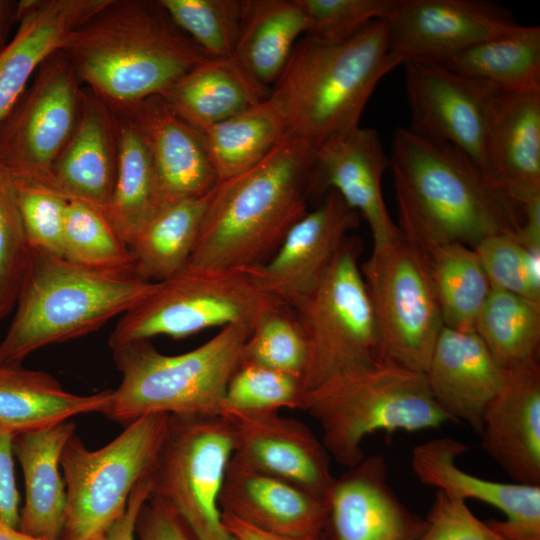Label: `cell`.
<instances>
[{
  "label": "cell",
  "mask_w": 540,
  "mask_h": 540,
  "mask_svg": "<svg viewBox=\"0 0 540 540\" xmlns=\"http://www.w3.org/2000/svg\"><path fill=\"white\" fill-rule=\"evenodd\" d=\"M388 161L397 226L425 253L454 243L474 248L501 233L517 235L521 205L455 146L399 127Z\"/></svg>",
  "instance_id": "6da1fadb"
},
{
  "label": "cell",
  "mask_w": 540,
  "mask_h": 540,
  "mask_svg": "<svg viewBox=\"0 0 540 540\" xmlns=\"http://www.w3.org/2000/svg\"><path fill=\"white\" fill-rule=\"evenodd\" d=\"M61 51L83 86L112 111L161 95L209 59L159 0H108Z\"/></svg>",
  "instance_id": "7a4b0ae2"
},
{
  "label": "cell",
  "mask_w": 540,
  "mask_h": 540,
  "mask_svg": "<svg viewBox=\"0 0 540 540\" xmlns=\"http://www.w3.org/2000/svg\"><path fill=\"white\" fill-rule=\"evenodd\" d=\"M316 149L286 135L257 165L219 181L187 267L247 269L265 263L312 197Z\"/></svg>",
  "instance_id": "3957f363"
},
{
  "label": "cell",
  "mask_w": 540,
  "mask_h": 540,
  "mask_svg": "<svg viewBox=\"0 0 540 540\" xmlns=\"http://www.w3.org/2000/svg\"><path fill=\"white\" fill-rule=\"evenodd\" d=\"M403 60L388 48V19L375 20L349 37L297 41L269 99L286 135L316 150L357 127L379 81Z\"/></svg>",
  "instance_id": "277c9868"
},
{
  "label": "cell",
  "mask_w": 540,
  "mask_h": 540,
  "mask_svg": "<svg viewBox=\"0 0 540 540\" xmlns=\"http://www.w3.org/2000/svg\"><path fill=\"white\" fill-rule=\"evenodd\" d=\"M157 284L32 250L13 318L0 341V362L22 364L43 347L91 334L137 306Z\"/></svg>",
  "instance_id": "5b68a950"
},
{
  "label": "cell",
  "mask_w": 540,
  "mask_h": 540,
  "mask_svg": "<svg viewBox=\"0 0 540 540\" xmlns=\"http://www.w3.org/2000/svg\"><path fill=\"white\" fill-rule=\"evenodd\" d=\"M252 328H221L202 345L178 355L158 351L150 340L112 349L121 381L103 415L126 426L151 414L221 416L228 382Z\"/></svg>",
  "instance_id": "8992f818"
},
{
  "label": "cell",
  "mask_w": 540,
  "mask_h": 540,
  "mask_svg": "<svg viewBox=\"0 0 540 540\" xmlns=\"http://www.w3.org/2000/svg\"><path fill=\"white\" fill-rule=\"evenodd\" d=\"M305 411L319 423L331 458L347 468L365 457L362 443L373 432H416L452 422L424 373L388 360L329 378L308 393Z\"/></svg>",
  "instance_id": "52a82bcc"
},
{
  "label": "cell",
  "mask_w": 540,
  "mask_h": 540,
  "mask_svg": "<svg viewBox=\"0 0 540 540\" xmlns=\"http://www.w3.org/2000/svg\"><path fill=\"white\" fill-rule=\"evenodd\" d=\"M362 247L359 236L348 235L318 284L290 306L308 348V393L337 374L386 360L360 269Z\"/></svg>",
  "instance_id": "ba28073f"
},
{
  "label": "cell",
  "mask_w": 540,
  "mask_h": 540,
  "mask_svg": "<svg viewBox=\"0 0 540 540\" xmlns=\"http://www.w3.org/2000/svg\"><path fill=\"white\" fill-rule=\"evenodd\" d=\"M168 418L167 414L142 416L95 450L72 435L61 455L66 510L60 540H100L104 536L124 513L135 486L148 477Z\"/></svg>",
  "instance_id": "9c48e42d"
},
{
  "label": "cell",
  "mask_w": 540,
  "mask_h": 540,
  "mask_svg": "<svg viewBox=\"0 0 540 540\" xmlns=\"http://www.w3.org/2000/svg\"><path fill=\"white\" fill-rule=\"evenodd\" d=\"M282 304L243 269L186 266L159 282L148 297L119 318L108 345L113 349L158 336L181 339L235 324L253 328L263 315Z\"/></svg>",
  "instance_id": "30bf717a"
},
{
  "label": "cell",
  "mask_w": 540,
  "mask_h": 540,
  "mask_svg": "<svg viewBox=\"0 0 540 540\" xmlns=\"http://www.w3.org/2000/svg\"><path fill=\"white\" fill-rule=\"evenodd\" d=\"M234 447L233 428L224 416L169 415L148 475L150 496L165 502L196 540H236L219 507Z\"/></svg>",
  "instance_id": "8fae6325"
},
{
  "label": "cell",
  "mask_w": 540,
  "mask_h": 540,
  "mask_svg": "<svg viewBox=\"0 0 540 540\" xmlns=\"http://www.w3.org/2000/svg\"><path fill=\"white\" fill-rule=\"evenodd\" d=\"M386 360L425 373L443 327L427 254L399 232L360 263Z\"/></svg>",
  "instance_id": "7c38bea8"
},
{
  "label": "cell",
  "mask_w": 540,
  "mask_h": 540,
  "mask_svg": "<svg viewBox=\"0 0 540 540\" xmlns=\"http://www.w3.org/2000/svg\"><path fill=\"white\" fill-rule=\"evenodd\" d=\"M86 88L59 50L38 68L0 123V165L13 176L49 182L81 116Z\"/></svg>",
  "instance_id": "4fadbf2b"
},
{
  "label": "cell",
  "mask_w": 540,
  "mask_h": 540,
  "mask_svg": "<svg viewBox=\"0 0 540 540\" xmlns=\"http://www.w3.org/2000/svg\"><path fill=\"white\" fill-rule=\"evenodd\" d=\"M403 65L409 129L455 146L483 170L487 131L500 92L432 62Z\"/></svg>",
  "instance_id": "5bb4252c"
},
{
  "label": "cell",
  "mask_w": 540,
  "mask_h": 540,
  "mask_svg": "<svg viewBox=\"0 0 540 540\" xmlns=\"http://www.w3.org/2000/svg\"><path fill=\"white\" fill-rule=\"evenodd\" d=\"M519 24L503 7L478 0H398L388 48L407 61L432 62L502 36Z\"/></svg>",
  "instance_id": "9a60e30c"
},
{
  "label": "cell",
  "mask_w": 540,
  "mask_h": 540,
  "mask_svg": "<svg viewBox=\"0 0 540 540\" xmlns=\"http://www.w3.org/2000/svg\"><path fill=\"white\" fill-rule=\"evenodd\" d=\"M360 215L334 190L289 230L265 263L243 269L266 293L289 307L322 279Z\"/></svg>",
  "instance_id": "2e32d148"
},
{
  "label": "cell",
  "mask_w": 540,
  "mask_h": 540,
  "mask_svg": "<svg viewBox=\"0 0 540 540\" xmlns=\"http://www.w3.org/2000/svg\"><path fill=\"white\" fill-rule=\"evenodd\" d=\"M223 416L233 428L234 459L328 500L335 481L331 456L306 424L279 412Z\"/></svg>",
  "instance_id": "e0dca14e"
},
{
  "label": "cell",
  "mask_w": 540,
  "mask_h": 540,
  "mask_svg": "<svg viewBox=\"0 0 540 540\" xmlns=\"http://www.w3.org/2000/svg\"><path fill=\"white\" fill-rule=\"evenodd\" d=\"M470 446L450 437L430 439L414 447L411 457L418 480L450 496L475 499L500 510L504 520L487 524L506 540H540V486L484 479L457 465Z\"/></svg>",
  "instance_id": "ac0fdd59"
},
{
  "label": "cell",
  "mask_w": 540,
  "mask_h": 540,
  "mask_svg": "<svg viewBox=\"0 0 540 540\" xmlns=\"http://www.w3.org/2000/svg\"><path fill=\"white\" fill-rule=\"evenodd\" d=\"M328 504L332 540H416L425 525L391 488L380 454L365 456L335 478Z\"/></svg>",
  "instance_id": "d6986e66"
},
{
  "label": "cell",
  "mask_w": 540,
  "mask_h": 540,
  "mask_svg": "<svg viewBox=\"0 0 540 540\" xmlns=\"http://www.w3.org/2000/svg\"><path fill=\"white\" fill-rule=\"evenodd\" d=\"M118 112L132 118L147 145L154 173L155 212L214 189L218 179L200 131L177 117L160 96Z\"/></svg>",
  "instance_id": "ffe728a7"
},
{
  "label": "cell",
  "mask_w": 540,
  "mask_h": 540,
  "mask_svg": "<svg viewBox=\"0 0 540 540\" xmlns=\"http://www.w3.org/2000/svg\"><path fill=\"white\" fill-rule=\"evenodd\" d=\"M479 434L484 451L513 482L540 486L539 359L505 370Z\"/></svg>",
  "instance_id": "44dd1931"
},
{
  "label": "cell",
  "mask_w": 540,
  "mask_h": 540,
  "mask_svg": "<svg viewBox=\"0 0 540 540\" xmlns=\"http://www.w3.org/2000/svg\"><path fill=\"white\" fill-rule=\"evenodd\" d=\"M388 167L378 132L359 126L316 150L312 197L336 191L367 222L373 244L386 242L400 232L382 194Z\"/></svg>",
  "instance_id": "7402d4cb"
},
{
  "label": "cell",
  "mask_w": 540,
  "mask_h": 540,
  "mask_svg": "<svg viewBox=\"0 0 540 540\" xmlns=\"http://www.w3.org/2000/svg\"><path fill=\"white\" fill-rule=\"evenodd\" d=\"M221 513L258 529L292 538L320 540L328 521V500L259 472L232 457L219 496Z\"/></svg>",
  "instance_id": "603a6c76"
},
{
  "label": "cell",
  "mask_w": 540,
  "mask_h": 540,
  "mask_svg": "<svg viewBox=\"0 0 540 540\" xmlns=\"http://www.w3.org/2000/svg\"><path fill=\"white\" fill-rule=\"evenodd\" d=\"M424 374L432 397L452 422H464L476 433L505 379V370L474 330L444 325Z\"/></svg>",
  "instance_id": "cb8c5ba5"
},
{
  "label": "cell",
  "mask_w": 540,
  "mask_h": 540,
  "mask_svg": "<svg viewBox=\"0 0 540 540\" xmlns=\"http://www.w3.org/2000/svg\"><path fill=\"white\" fill-rule=\"evenodd\" d=\"M108 0H20L12 38L0 53V123L40 65Z\"/></svg>",
  "instance_id": "d4e9b609"
},
{
  "label": "cell",
  "mask_w": 540,
  "mask_h": 540,
  "mask_svg": "<svg viewBox=\"0 0 540 540\" xmlns=\"http://www.w3.org/2000/svg\"><path fill=\"white\" fill-rule=\"evenodd\" d=\"M483 170L520 205L540 196V91L498 94Z\"/></svg>",
  "instance_id": "484cf974"
},
{
  "label": "cell",
  "mask_w": 540,
  "mask_h": 540,
  "mask_svg": "<svg viewBox=\"0 0 540 540\" xmlns=\"http://www.w3.org/2000/svg\"><path fill=\"white\" fill-rule=\"evenodd\" d=\"M118 165V140L112 110L88 89L78 124L56 159L49 183L69 200L105 210Z\"/></svg>",
  "instance_id": "4316f807"
},
{
  "label": "cell",
  "mask_w": 540,
  "mask_h": 540,
  "mask_svg": "<svg viewBox=\"0 0 540 540\" xmlns=\"http://www.w3.org/2000/svg\"><path fill=\"white\" fill-rule=\"evenodd\" d=\"M75 434L66 420L48 428L18 433L13 451L23 471L25 501L18 528L35 537L60 540L66 510V485L61 475V455Z\"/></svg>",
  "instance_id": "83f0119b"
},
{
  "label": "cell",
  "mask_w": 540,
  "mask_h": 540,
  "mask_svg": "<svg viewBox=\"0 0 540 540\" xmlns=\"http://www.w3.org/2000/svg\"><path fill=\"white\" fill-rule=\"evenodd\" d=\"M269 92L233 58H209L159 96L182 121L204 131L267 99Z\"/></svg>",
  "instance_id": "f1b7e54d"
},
{
  "label": "cell",
  "mask_w": 540,
  "mask_h": 540,
  "mask_svg": "<svg viewBox=\"0 0 540 540\" xmlns=\"http://www.w3.org/2000/svg\"><path fill=\"white\" fill-rule=\"evenodd\" d=\"M111 392L105 389L75 394L48 372L0 362V425L18 434L48 428L81 414H103Z\"/></svg>",
  "instance_id": "f546056e"
},
{
  "label": "cell",
  "mask_w": 540,
  "mask_h": 540,
  "mask_svg": "<svg viewBox=\"0 0 540 540\" xmlns=\"http://www.w3.org/2000/svg\"><path fill=\"white\" fill-rule=\"evenodd\" d=\"M310 22L297 0H242L233 59L259 85L270 90L281 75L298 37Z\"/></svg>",
  "instance_id": "4dcf8cb0"
},
{
  "label": "cell",
  "mask_w": 540,
  "mask_h": 540,
  "mask_svg": "<svg viewBox=\"0 0 540 540\" xmlns=\"http://www.w3.org/2000/svg\"><path fill=\"white\" fill-rule=\"evenodd\" d=\"M432 63L501 93L540 91V27L518 25Z\"/></svg>",
  "instance_id": "1f68e13d"
},
{
  "label": "cell",
  "mask_w": 540,
  "mask_h": 540,
  "mask_svg": "<svg viewBox=\"0 0 540 540\" xmlns=\"http://www.w3.org/2000/svg\"><path fill=\"white\" fill-rule=\"evenodd\" d=\"M211 193L163 207L152 214L128 244L136 277L159 283L186 267Z\"/></svg>",
  "instance_id": "d6a6232c"
},
{
  "label": "cell",
  "mask_w": 540,
  "mask_h": 540,
  "mask_svg": "<svg viewBox=\"0 0 540 540\" xmlns=\"http://www.w3.org/2000/svg\"><path fill=\"white\" fill-rule=\"evenodd\" d=\"M200 133L218 182L257 165L286 136L284 122L269 96Z\"/></svg>",
  "instance_id": "836d02e7"
},
{
  "label": "cell",
  "mask_w": 540,
  "mask_h": 540,
  "mask_svg": "<svg viewBox=\"0 0 540 540\" xmlns=\"http://www.w3.org/2000/svg\"><path fill=\"white\" fill-rule=\"evenodd\" d=\"M118 140L114 190L105 208L108 219L127 243L155 212L153 167L145 140L132 118L112 111Z\"/></svg>",
  "instance_id": "e575fe53"
},
{
  "label": "cell",
  "mask_w": 540,
  "mask_h": 540,
  "mask_svg": "<svg viewBox=\"0 0 540 540\" xmlns=\"http://www.w3.org/2000/svg\"><path fill=\"white\" fill-rule=\"evenodd\" d=\"M474 331L504 370L539 359L540 301L492 287Z\"/></svg>",
  "instance_id": "d590c367"
},
{
  "label": "cell",
  "mask_w": 540,
  "mask_h": 540,
  "mask_svg": "<svg viewBox=\"0 0 540 540\" xmlns=\"http://www.w3.org/2000/svg\"><path fill=\"white\" fill-rule=\"evenodd\" d=\"M443 325L470 331L491 290L475 250L442 245L426 253Z\"/></svg>",
  "instance_id": "8d00e7d4"
},
{
  "label": "cell",
  "mask_w": 540,
  "mask_h": 540,
  "mask_svg": "<svg viewBox=\"0 0 540 540\" xmlns=\"http://www.w3.org/2000/svg\"><path fill=\"white\" fill-rule=\"evenodd\" d=\"M63 257L96 271L135 276L130 248L104 210L81 201L70 200L67 207Z\"/></svg>",
  "instance_id": "74e56055"
},
{
  "label": "cell",
  "mask_w": 540,
  "mask_h": 540,
  "mask_svg": "<svg viewBox=\"0 0 540 540\" xmlns=\"http://www.w3.org/2000/svg\"><path fill=\"white\" fill-rule=\"evenodd\" d=\"M308 348L301 326L286 304L263 315L244 342L239 364L258 365L304 381Z\"/></svg>",
  "instance_id": "f35d334b"
},
{
  "label": "cell",
  "mask_w": 540,
  "mask_h": 540,
  "mask_svg": "<svg viewBox=\"0 0 540 540\" xmlns=\"http://www.w3.org/2000/svg\"><path fill=\"white\" fill-rule=\"evenodd\" d=\"M159 2L175 25L209 58H233L240 29L242 0Z\"/></svg>",
  "instance_id": "ab89813d"
},
{
  "label": "cell",
  "mask_w": 540,
  "mask_h": 540,
  "mask_svg": "<svg viewBox=\"0 0 540 540\" xmlns=\"http://www.w3.org/2000/svg\"><path fill=\"white\" fill-rule=\"evenodd\" d=\"M308 392L302 378L270 368L239 364L231 376L222 406L228 412L269 413L305 410Z\"/></svg>",
  "instance_id": "60d3db41"
},
{
  "label": "cell",
  "mask_w": 540,
  "mask_h": 540,
  "mask_svg": "<svg viewBox=\"0 0 540 540\" xmlns=\"http://www.w3.org/2000/svg\"><path fill=\"white\" fill-rule=\"evenodd\" d=\"M473 249L491 287L540 301V249L525 246L513 233L489 236Z\"/></svg>",
  "instance_id": "b9f144b4"
},
{
  "label": "cell",
  "mask_w": 540,
  "mask_h": 540,
  "mask_svg": "<svg viewBox=\"0 0 540 540\" xmlns=\"http://www.w3.org/2000/svg\"><path fill=\"white\" fill-rule=\"evenodd\" d=\"M31 253L12 176L0 165V323L14 310Z\"/></svg>",
  "instance_id": "7bdbcfd3"
},
{
  "label": "cell",
  "mask_w": 540,
  "mask_h": 540,
  "mask_svg": "<svg viewBox=\"0 0 540 540\" xmlns=\"http://www.w3.org/2000/svg\"><path fill=\"white\" fill-rule=\"evenodd\" d=\"M11 176L31 249L63 256L64 225L70 200L47 181Z\"/></svg>",
  "instance_id": "ee69618b"
},
{
  "label": "cell",
  "mask_w": 540,
  "mask_h": 540,
  "mask_svg": "<svg viewBox=\"0 0 540 540\" xmlns=\"http://www.w3.org/2000/svg\"><path fill=\"white\" fill-rule=\"evenodd\" d=\"M297 3L310 22L305 35L338 41L372 21L391 17L398 0H297Z\"/></svg>",
  "instance_id": "f6af8a7d"
},
{
  "label": "cell",
  "mask_w": 540,
  "mask_h": 540,
  "mask_svg": "<svg viewBox=\"0 0 540 540\" xmlns=\"http://www.w3.org/2000/svg\"><path fill=\"white\" fill-rule=\"evenodd\" d=\"M416 540H506L478 519L466 501L437 490Z\"/></svg>",
  "instance_id": "bcb514c9"
},
{
  "label": "cell",
  "mask_w": 540,
  "mask_h": 540,
  "mask_svg": "<svg viewBox=\"0 0 540 540\" xmlns=\"http://www.w3.org/2000/svg\"><path fill=\"white\" fill-rule=\"evenodd\" d=\"M138 540H196L177 514L162 500L149 496L136 524Z\"/></svg>",
  "instance_id": "7dc6e473"
},
{
  "label": "cell",
  "mask_w": 540,
  "mask_h": 540,
  "mask_svg": "<svg viewBox=\"0 0 540 540\" xmlns=\"http://www.w3.org/2000/svg\"><path fill=\"white\" fill-rule=\"evenodd\" d=\"M14 436V433L0 425V520L18 528L21 510L15 481Z\"/></svg>",
  "instance_id": "c3c4849f"
},
{
  "label": "cell",
  "mask_w": 540,
  "mask_h": 540,
  "mask_svg": "<svg viewBox=\"0 0 540 540\" xmlns=\"http://www.w3.org/2000/svg\"><path fill=\"white\" fill-rule=\"evenodd\" d=\"M149 496L150 482L146 477L135 486L124 513L100 540H135L137 519Z\"/></svg>",
  "instance_id": "681fc988"
},
{
  "label": "cell",
  "mask_w": 540,
  "mask_h": 540,
  "mask_svg": "<svg viewBox=\"0 0 540 540\" xmlns=\"http://www.w3.org/2000/svg\"><path fill=\"white\" fill-rule=\"evenodd\" d=\"M221 519L226 530L236 540H314L308 538H292L269 533L227 513H221Z\"/></svg>",
  "instance_id": "f907efd6"
},
{
  "label": "cell",
  "mask_w": 540,
  "mask_h": 540,
  "mask_svg": "<svg viewBox=\"0 0 540 540\" xmlns=\"http://www.w3.org/2000/svg\"><path fill=\"white\" fill-rule=\"evenodd\" d=\"M18 1L0 0V53L9 42L11 29L17 24Z\"/></svg>",
  "instance_id": "816d5d0a"
},
{
  "label": "cell",
  "mask_w": 540,
  "mask_h": 540,
  "mask_svg": "<svg viewBox=\"0 0 540 540\" xmlns=\"http://www.w3.org/2000/svg\"><path fill=\"white\" fill-rule=\"evenodd\" d=\"M0 540H46L29 535L19 528L12 527L0 520Z\"/></svg>",
  "instance_id": "f5cc1de1"
},
{
  "label": "cell",
  "mask_w": 540,
  "mask_h": 540,
  "mask_svg": "<svg viewBox=\"0 0 540 540\" xmlns=\"http://www.w3.org/2000/svg\"><path fill=\"white\" fill-rule=\"evenodd\" d=\"M320 540H322V538Z\"/></svg>",
  "instance_id": "db71d44e"
}]
</instances>
